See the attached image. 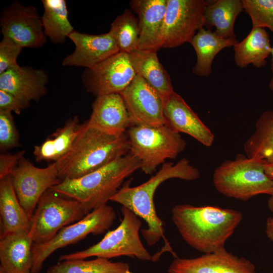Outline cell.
<instances>
[{
	"mask_svg": "<svg viewBox=\"0 0 273 273\" xmlns=\"http://www.w3.org/2000/svg\"><path fill=\"white\" fill-rule=\"evenodd\" d=\"M172 220L183 239L195 250L208 254L225 248V244L243 218L232 209L180 204L172 209Z\"/></svg>",
	"mask_w": 273,
	"mask_h": 273,
	"instance_id": "6da1fadb",
	"label": "cell"
},
{
	"mask_svg": "<svg viewBox=\"0 0 273 273\" xmlns=\"http://www.w3.org/2000/svg\"><path fill=\"white\" fill-rule=\"evenodd\" d=\"M129 152V145L125 133L108 132L86 121L80 124L69 151L55 162L62 181L90 173Z\"/></svg>",
	"mask_w": 273,
	"mask_h": 273,
	"instance_id": "7a4b0ae2",
	"label": "cell"
},
{
	"mask_svg": "<svg viewBox=\"0 0 273 273\" xmlns=\"http://www.w3.org/2000/svg\"><path fill=\"white\" fill-rule=\"evenodd\" d=\"M200 177V172L186 158L174 164L164 163L156 173L146 182L130 187V180L120 188L111 201L121 204L142 218L147 228L142 234L147 244L153 246L164 237L163 222L157 215L154 203L155 193L158 187L170 178H179L192 181Z\"/></svg>",
	"mask_w": 273,
	"mask_h": 273,
	"instance_id": "3957f363",
	"label": "cell"
},
{
	"mask_svg": "<svg viewBox=\"0 0 273 273\" xmlns=\"http://www.w3.org/2000/svg\"><path fill=\"white\" fill-rule=\"evenodd\" d=\"M141 166L140 160L129 152L90 173L62 180L51 189L80 202L87 214L111 201L124 180Z\"/></svg>",
	"mask_w": 273,
	"mask_h": 273,
	"instance_id": "277c9868",
	"label": "cell"
},
{
	"mask_svg": "<svg viewBox=\"0 0 273 273\" xmlns=\"http://www.w3.org/2000/svg\"><path fill=\"white\" fill-rule=\"evenodd\" d=\"M213 183L221 194L244 201L260 194L270 195L273 188V180L266 174L264 163L241 153L215 169Z\"/></svg>",
	"mask_w": 273,
	"mask_h": 273,
	"instance_id": "5b68a950",
	"label": "cell"
},
{
	"mask_svg": "<svg viewBox=\"0 0 273 273\" xmlns=\"http://www.w3.org/2000/svg\"><path fill=\"white\" fill-rule=\"evenodd\" d=\"M129 152L141 161V169L147 174L167 159L175 158L187 143L180 133L166 124L159 126L131 125L127 129Z\"/></svg>",
	"mask_w": 273,
	"mask_h": 273,
	"instance_id": "8992f818",
	"label": "cell"
},
{
	"mask_svg": "<svg viewBox=\"0 0 273 273\" xmlns=\"http://www.w3.org/2000/svg\"><path fill=\"white\" fill-rule=\"evenodd\" d=\"M121 210L123 218L115 229L109 231L100 241L86 249L61 255L59 262L90 257L109 259L121 256L143 261L152 260L140 238L142 222L140 217L125 207L122 206Z\"/></svg>",
	"mask_w": 273,
	"mask_h": 273,
	"instance_id": "52a82bcc",
	"label": "cell"
},
{
	"mask_svg": "<svg viewBox=\"0 0 273 273\" xmlns=\"http://www.w3.org/2000/svg\"><path fill=\"white\" fill-rule=\"evenodd\" d=\"M86 215L80 202L63 198L49 189L41 197L31 217L29 235L34 244L44 243L65 226L80 220Z\"/></svg>",
	"mask_w": 273,
	"mask_h": 273,
	"instance_id": "ba28073f",
	"label": "cell"
},
{
	"mask_svg": "<svg viewBox=\"0 0 273 273\" xmlns=\"http://www.w3.org/2000/svg\"><path fill=\"white\" fill-rule=\"evenodd\" d=\"M116 217L113 208L104 205L93 210L77 222L64 227L47 242L33 244L31 273H39L44 261L57 249L75 244L89 234L101 235L109 230Z\"/></svg>",
	"mask_w": 273,
	"mask_h": 273,
	"instance_id": "9c48e42d",
	"label": "cell"
},
{
	"mask_svg": "<svg viewBox=\"0 0 273 273\" xmlns=\"http://www.w3.org/2000/svg\"><path fill=\"white\" fill-rule=\"evenodd\" d=\"M207 5V2L204 0H167L158 50L190 43L196 33L204 26Z\"/></svg>",
	"mask_w": 273,
	"mask_h": 273,
	"instance_id": "30bf717a",
	"label": "cell"
},
{
	"mask_svg": "<svg viewBox=\"0 0 273 273\" xmlns=\"http://www.w3.org/2000/svg\"><path fill=\"white\" fill-rule=\"evenodd\" d=\"M11 176L19 202L31 217L42 195L61 181L55 162L39 168L24 157Z\"/></svg>",
	"mask_w": 273,
	"mask_h": 273,
	"instance_id": "8fae6325",
	"label": "cell"
},
{
	"mask_svg": "<svg viewBox=\"0 0 273 273\" xmlns=\"http://www.w3.org/2000/svg\"><path fill=\"white\" fill-rule=\"evenodd\" d=\"M135 76L128 54L119 52L93 67L86 68L82 80L87 92L97 97L120 93Z\"/></svg>",
	"mask_w": 273,
	"mask_h": 273,
	"instance_id": "7c38bea8",
	"label": "cell"
},
{
	"mask_svg": "<svg viewBox=\"0 0 273 273\" xmlns=\"http://www.w3.org/2000/svg\"><path fill=\"white\" fill-rule=\"evenodd\" d=\"M1 32L23 48L37 49L47 42L41 17L35 7L15 1L0 15Z\"/></svg>",
	"mask_w": 273,
	"mask_h": 273,
	"instance_id": "4fadbf2b",
	"label": "cell"
},
{
	"mask_svg": "<svg viewBox=\"0 0 273 273\" xmlns=\"http://www.w3.org/2000/svg\"><path fill=\"white\" fill-rule=\"evenodd\" d=\"M119 94L128 111L131 126H159L166 124L163 99L141 77L136 75Z\"/></svg>",
	"mask_w": 273,
	"mask_h": 273,
	"instance_id": "5bb4252c",
	"label": "cell"
},
{
	"mask_svg": "<svg viewBox=\"0 0 273 273\" xmlns=\"http://www.w3.org/2000/svg\"><path fill=\"white\" fill-rule=\"evenodd\" d=\"M168 273H257L254 264L226 249L195 258L175 257Z\"/></svg>",
	"mask_w": 273,
	"mask_h": 273,
	"instance_id": "9a60e30c",
	"label": "cell"
},
{
	"mask_svg": "<svg viewBox=\"0 0 273 273\" xmlns=\"http://www.w3.org/2000/svg\"><path fill=\"white\" fill-rule=\"evenodd\" d=\"M68 38L74 43L75 50L63 59V66L90 68L119 52L109 31L100 34H89L74 30Z\"/></svg>",
	"mask_w": 273,
	"mask_h": 273,
	"instance_id": "2e32d148",
	"label": "cell"
},
{
	"mask_svg": "<svg viewBox=\"0 0 273 273\" xmlns=\"http://www.w3.org/2000/svg\"><path fill=\"white\" fill-rule=\"evenodd\" d=\"M48 80L43 70L18 64L0 74V89L14 95L27 108L46 94Z\"/></svg>",
	"mask_w": 273,
	"mask_h": 273,
	"instance_id": "e0dca14e",
	"label": "cell"
},
{
	"mask_svg": "<svg viewBox=\"0 0 273 273\" xmlns=\"http://www.w3.org/2000/svg\"><path fill=\"white\" fill-rule=\"evenodd\" d=\"M163 114L166 124L176 132L189 134L206 147L213 144V132L175 92L164 101Z\"/></svg>",
	"mask_w": 273,
	"mask_h": 273,
	"instance_id": "ac0fdd59",
	"label": "cell"
},
{
	"mask_svg": "<svg viewBox=\"0 0 273 273\" xmlns=\"http://www.w3.org/2000/svg\"><path fill=\"white\" fill-rule=\"evenodd\" d=\"M130 7L138 16L140 35L137 49L157 52L167 0H132Z\"/></svg>",
	"mask_w": 273,
	"mask_h": 273,
	"instance_id": "d6986e66",
	"label": "cell"
},
{
	"mask_svg": "<svg viewBox=\"0 0 273 273\" xmlns=\"http://www.w3.org/2000/svg\"><path fill=\"white\" fill-rule=\"evenodd\" d=\"M88 123L105 131L122 133L131 126L129 114L119 93L96 97Z\"/></svg>",
	"mask_w": 273,
	"mask_h": 273,
	"instance_id": "ffe728a7",
	"label": "cell"
},
{
	"mask_svg": "<svg viewBox=\"0 0 273 273\" xmlns=\"http://www.w3.org/2000/svg\"><path fill=\"white\" fill-rule=\"evenodd\" d=\"M128 55L135 74L151 85L163 102L174 92L170 76L159 62L156 51L135 49Z\"/></svg>",
	"mask_w": 273,
	"mask_h": 273,
	"instance_id": "44dd1931",
	"label": "cell"
},
{
	"mask_svg": "<svg viewBox=\"0 0 273 273\" xmlns=\"http://www.w3.org/2000/svg\"><path fill=\"white\" fill-rule=\"evenodd\" d=\"M33 243L29 233H13L1 237V265L8 273H31Z\"/></svg>",
	"mask_w": 273,
	"mask_h": 273,
	"instance_id": "7402d4cb",
	"label": "cell"
},
{
	"mask_svg": "<svg viewBox=\"0 0 273 273\" xmlns=\"http://www.w3.org/2000/svg\"><path fill=\"white\" fill-rule=\"evenodd\" d=\"M1 237L13 233H29L31 217L21 206L15 191L11 175L0 181Z\"/></svg>",
	"mask_w": 273,
	"mask_h": 273,
	"instance_id": "603a6c76",
	"label": "cell"
},
{
	"mask_svg": "<svg viewBox=\"0 0 273 273\" xmlns=\"http://www.w3.org/2000/svg\"><path fill=\"white\" fill-rule=\"evenodd\" d=\"M246 156L262 162L266 174L273 180V110L264 112L255 130L244 144Z\"/></svg>",
	"mask_w": 273,
	"mask_h": 273,
	"instance_id": "cb8c5ba5",
	"label": "cell"
},
{
	"mask_svg": "<svg viewBox=\"0 0 273 273\" xmlns=\"http://www.w3.org/2000/svg\"><path fill=\"white\" fill-rule=\"evenodd\" d=\"M238 42L237 39L221 38L214 31L204 27L199 30L190 42L197 56L193 73L200 77L210 75L212 63L216 55L223 49L234 47Z\"/></svg>",
	"mask_w": 273,
	"mask_h": 273,
	"instance_id": "d4e9b609",
	"label": "cell"
},
{
	"mask_svg": "<svg viewBox=\"0 0 273 273\" xmlns=\"http://www.w3.org/2000/svg\"><path fill=\"white\" fill-rule=\"evenodd\" d=\"M271 49L265 28L252 27L247 36L234 46L235 63L242 68L250 64L257 68L263 67L267 63L266 59L271 54Z\"/></svg>",
	"mask_w": 273,
	"mask_h": 273,
	"instance_id": "484cf974",
	"label": "cell"
},
{
	"mask_svg": "<svg viewBox=\"0 0 273 273\" xmlns=\"http://www.w3.org/2000/svg\"><path fill=\"white\" fill-rule=\"evenodd\" d=\"M244 11L242 1L218 0L206 7L204 15V26L207 29L215 28L214 31L224 39H237L234 24L237 16Z\"/></svg>",
	"mask_w": 273,
	"mask_h": 273,
	"instance_id": "4316f807",
	"label": "cell"
},
{
	"mask_svg": "<svg viewBox=\"0 0 273 273\" xmlns=\"http://www.w3.org/2000/svg\"><path fill=\"white\" fill-rule=\"evenodd\" d=\"M77 116L68 119L65 124L40 145L34 146L33 154L37 162H56L71 148L79 132L80 124Z\"/></svg>",
	"mask_w": 273,
	"mask_h": 273,
	"instance_id": "83f0119b",
	"label": "cell"
},
{
	"mask_svg": "<svg viewBox=\"0 0 273 273\" xmlns=\"http://www.w3.org/2000/svg\"><path fill=\"white\" fill-rule=\"evenodd\" d=\"M44 12L41 17L45 35L54 43L61 44L73 31L68 19L64 0H42Z\"/></svg>",
	"mask_w": 273,
	"mask_h": 273,
	"instance_id": "f1b7e54d",
	"label": "cell"
},
{
	"mask_svg": "<svg viewBox=\"0 0 273 273\" xmlns=\"http://www.w3.org/2000/svg\"><path fill=\"white\" fill-rule=\"evenodd\" d=\"M47 273H133L128 263L96 257L90 260H66L51 266Z\"/></svg>",
	"mask_w": 273,
	"mask_h": 273,
	"instance_id": "f546056e",
	"label": "cell"
},
{
	"mask_svg": "<svg viewBox=\"0 0 273 273\" xmlns=\"http://www.w3.org/2000/svg\"><path fill=\"white\" fill-rule=\"evenodd\" d=\"M109 32L113 36L119 52L129 54L137 49L140 29L138 18L125 9L111 23Z\"/></svg>",
	"mask_w": 273,
	"mask_h": 273,
	"instance_id": "4dcf8cb0",
	"label": "cell"
},
{
	"mask_svg": "<svg viewBox=\"0 0 273 273\" xmlns=\"http://www.w3.org/2000/svg\"><path fill=\"white\" fill-rule=\"evenodd\" d=\"M242 3L252 27H266L273 33V0H242Z\"/></svg>",
	"mask_w": 273,
	"mask_h": 273,
	"instance_id": "1f68e13d",
	"label": "cell"
},
{
	"mask_svg": "<svg viewBox=\"0 0 273 273\" xmlns=\"http://www.w3.org/2000/svg\"><path fill=\"white\" fill-rule=\"evenodd\" d=\"M19 145V136L11 112L0 111V148L7 150Z\"/></svg>",
	"mask_w": 273,
	"mask_h": 273,
	"instance_id": "d6a6232c",
	"label": "cell"
},
{
	"mask_svg": "<svg viewBox=\"0 0 273 273\" xmlns=\"http://www.w3.org/2000/svg\"><path fill=\"white\" fill-rule=\"evenodd\" d=\"M23 48L7 37L0 42V74L18 64L17 60Z\"/></svg>",
	"mask_w": 273,
	"mask_h": 273,
	"instance_id": "836d02e7",
	"label": "cell"
},
{
	"mask_svg": "<svg viewBox=\"0 0 273 273\" xmlns=\"http://www.w3.org/2000/svg\"><path fill=\"white\" fill-rule=\"evenodd\" d=\"M24 154L25 151L21 150L13 154L0 155V179L11 175Z\"/></svg>",
	"mask_w": 273,
	"mask_h": 273,
	"instance_id": "e575fe53",
	"label": "cell"
},
{
	"mask_svg": "<svg viewBox=\"0 0 273 273\" xmlns=\"http://www.w3.org/2000/svg\"><path fill=\"white\" fill-rule=\"evenodd\" d=\"M25 107L12 94L0 89V111L14 112L20 114Z\"/></svg>",
	"mask_w": 273,
	"mask_h": 273,
	"instance_id": "d590c367",
	"label": "cell"
},
{
	"mask_svg": "<svg viewBox=\"0 0 273 273\" xmlns=\"http://www.w3.org/2000/svg\"><path fill=\"white\" fill-rule=\"evenodd\" d=\"M265 233L270 241L273 242V217H269L266 220Z\"/></svg>",
	"mask_w": 273,
	"mask_h": 273,
	"instance_id": "8d00e7d4",
	"label": "cell"
},
{
	"mask_svg": "<svg viewBox=\"0 0 273 273\" xmlns=\"http://www.w3.org/2000/svg\"><path fill=\"white\" fill-rule=\"evenodd\" d=\"M271 70L272 73V77L270 79V81L269 83V87L272 93H273V46L272 47L271 52Z\"/></svg>",
	"mask_w": 273,
	"mask_h": 273,
	"instance_id": "74e56055",
	"label": "cell"
},
{
	"mask_svg": "<svg viewBox=\"0 0 273 273\" xmlns=\"http://www.w3.org/2000/svg\"><path fill=\"white\" fill-rule=\"evenodd\" d=\"M267 205L270 211L273 212V188L272 192L270 195V198L268 200Z\"/></svg>",
	"mask_w": 273,
	"mask_h": 273,
	"instance_id": "f35d334b",
	"label": "cell"
},
{
	"mask_svg": "<svg viewBox=\"0 0 273 273\" xmlns=\"http://www.w3.org/2000/svg\"><path fill=\"white\" fill-rule=\"evenodd\" d=\"M0 273H8L2 266H0Z\"/></svg>",
	"mask_w": 273,
	"mask_h": 273,
	"instance_id": "ab89813d",
	"label": "cell"
}]
</instances>
